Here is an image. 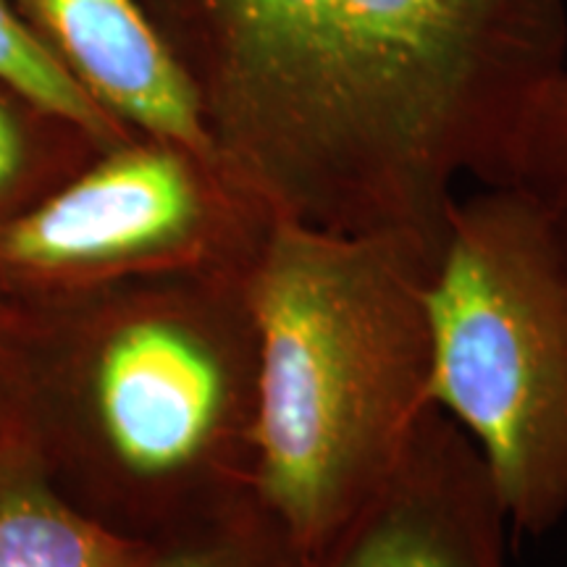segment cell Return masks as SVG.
<instances>
[{"label": "cell", "mask_w": 567, "mask_h": 567, "mask_svg": "<svg viewBox=\"0 0 567 567\" xmlns=\"http://www.w3.org/2000/svg\"><path fill=\"white\" fill-rule=\"evenodd\" d=\"M51 118L61 116L0 80V205L13 200L38 176V126Z\"/></svg>", "instance_id": "obj_12"}, {"label": "cell", "mask_w": 567, "mask_h": 567, "mask_svg": "<svg viewBox=\"0 0 567 567\" xmlns=\"http://www.w3.org/2000/svg\"><path fill=\"white\" fill-rule=\"evenodd\" d=\"M431 402L471 439L509 530L567 517V245L515 184L457 195L429 284Z\"/></svg>", "instance_id": "obj_3"}, {"label": "cell", "mask_w": 567, "mask_h": 567, "mask_svg": "<svg viewBox=\"0 0 567 567\" xmlns=\"http://www.w3.org/2000/svg\"><path fill=\"white\" fill-rule=\"evenodd\" d=\"M274 221L221 155L134 134L13 213L0 226V255L55 271L250 274Z\"/></svg>", "instance_id": "obj_5"}, {"label": "cell", "mask_w": 567, "mask_h": 567, "mask_svg": "<svg viewBox=\"0 0 567 567\" xmlns=\"http://www.w3.org/2000/svg\"><path fill=\"white\" fill-rule=\"evenodd\" d=\"M147 555L151 542L42 488H0V567H142Z\"/></svg>", "instance_id": "obj_8"}, {"label": "cell", "mask_w": 567, "mask_h": 567, "mask_svg": "<svg viewBox=\"0 0 567 567\" xmlns=\"http://www.w3.org/2000/svg\"><path fill=\"white\" fill-rule=\"evenodd\" d=\"M505 184L567 218V63L528 111Z\"/></svg>", "instance_id": "obj_11"}, {"label": "cell", "mask_w": 567, "mask_h": 567, "mask_svg": "<svg viewBox=\"0 0 567 567\" xmlns=\"http://www.w3.org/2000/svg\"><path fill=\"white\" fill-rule=\"evenodd\" d=\"M137 3L276 216L436 255L460 182H507L567 63V0Z\"/></svg>", "instance_id": "obj_1"}, {"label": "cell", "mask_w": 567, "mask_h": 567, "mask_svg": "<svg viewBox=\"0 0 567 567\" xmlns=\"http://www.w3.org/2000/svg\"><path fill=\"white\" fill-rule=\"evenodd\" d=\"M0 80L9 82L40 109L80 126L103 147L134 137V132L109 116L80 87V82L40 45L9 0H0Z\"/></svg>", "instance_id": "obj_10"}, {"label": "cell", "mask_w": 567, "mask_h": 567, "mask_svg": "<svg viewBox=\"0 0 567 567\" xmlns=\"http://www.w3.org/2000/svg\"><path fill=\"white\" fill-rule=\"evenodd\" d=\"M42 48L134 134L218 155L195 92L137 0H9Z\"/></svg>", "instance_id": "obj_7"}, {"label": "cell", "mask_w": 567, "mask_h": 567, "mask_svg": "<svg viewBox=\"0 0 567 567\" xmlns=\"http://www.w3.org/2000/svg\"><path fill=\"white\" fill-rule=\"evenodd\" d=\"M97 452L151 542L255 492L258 323L250 274L118 305L87 373Z\"/></svg>", "instance_id": "obj_4"}, {"label": "cell", "mask_w": 567, "mask_h": 567, "mask_svg": "<svg viewBox=\"0 0 567 567\" xmlns=\"http://www.w3.org/2000/svg\"><path fill=\"white\" fill-rule=\"evenodd\" d=\"M142 567H302V555L252 492L218 513L153 538Z\"/></svg>", "instance_id": "obj_9"}, {"label": "cell", "mask_w": 567, "mask_h": 567, "mask_svg": "<svg viewBox=\"0 0 567 567\" xmlns=\"http://www.w3.org/2000/svg\"><path fill=\"white\" fill-rule=\"evenodd\" d=\"M439 255L402 234L276 216L250 271L258 323L255 494L302 557L384 488L431 402Z\"/></svg>", "instance_id": "obj_2"}, {"label": "cell", "mask_w": 567, "mask_h": 567, "mask_svg": "<svg viewBox=\"0 0 567 567\" xmlns=\"http://www.w3.org/2000/svg\"><path fill=\"white\" fill-rule=\"evenodd\" d=\"M559 218V216H557ZM559 224H563V234H565V245H567V218H559Z\"/></svg>", "instance_id": "obj_13"}, {"label": "cell", "mask_w": 567, "mask_h": 567, "mask_svg": "<svg viewBox=\"0 0 567 567\" xmlns=\"http://www.w3.org/2000/svg\"><path fill=\"white\" fill-rule=\"evenodd\" d=\"M507 530L476 446L434 408L392 481L302 567H507Z\"/></svg>", "instance_id": "obj_6"}]
</instances>
